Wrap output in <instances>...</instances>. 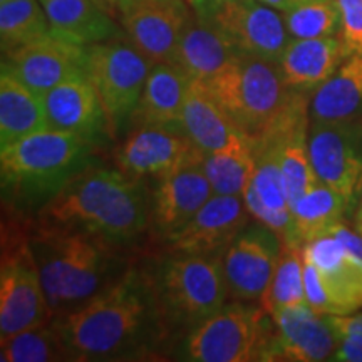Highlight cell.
I'll use <instances>...</instances> for the list:
<instances>
[{
    "instance_id": "7c38bea8",
    "label": "cell",
    "mask_w": 362,
    "mask_h": 362,
    "mask_svg": "<svg viewBox=\"0 0 362 362\" xmlns=\"http://www.w3.org/2000/svg\"><path fill=\"white\" fill-rule=\"evenodd\" d=\"M282 238L264 223L248 225L223 253V270L230 298L242 302L260 300L275 267Z\"/></svg>"
},
{
    "instance_id": "7a4b0ae2",
    "label": "cell",
    "mask_w": 362,
    "mask_h": 362,
    "mask_svg": "<svg viewBox=\"0 0 362 362\" xmlns=\"http://www.w3.org/2000/svg\"><path fill=\"white\" fill-rule=\"evenodd\" d=\"M54 317L78 309L110 284V243L84 230L39 221L29 230Z\"/></svg>"
},
{
    "instance_id": "b9f144b4",
    "label": "cell",
    "mask_w": 362,
    "mask_h": 362,
    "mask_svg": "<svg viewBox=\"0 0 362 362\" xmlns=\"http://www.w3.org/2000/svg\"><path fill=\"white\" fill-rule=\"evenodd\" d=\"M115 2H116V8H117V12H123V11H126V8L133 7L134 4L141 2V0H115Z\"/></svg>"
},
{
    "instance_id": "e575fe53",
    "label": "cell",
    "mask_w": 362,
    "mask_h": 362,
    "mask_svg": "<svg viewBox=\"0 0 362 362\" xmlns=\"http://www.w3.org/2000/svg\"><path fill=\"white\" fill-rule=\"evenodd\" d=\"M292 39H317L341 34V13L336 0H302L282 12Z\"/></svg>"
},
{
    "instance_id": "3957f363",
    "label": "cell",
    "mask_w": 362,
    "mask_h": 362,
    "mask_svg": "<svg viewBox=\"0 0 362 362\" xmlns=\"http://www.w3.org/2000/svg\"><path fill=\"white\" fill-rule=\"evenodd\" d=\"M93 143L69 131L42 129L2 148L4 194L25 205L51 202L88 168Z\"/></svg>"
},
{
    "instance_id": "74e56055",
    "label": "cell",
    "mask_w": 362,
    "mask_h": 362,
    "mask_svg": "<svg viewBox=\"0 0 362 362\" xmlns=\"http://www.w3.org/2000/svg\"><path fill=\"white\" fill-rule=\"evenodd\" d=\"M339 339L341 341L334 352L332 361L362 362V336H342Z\"/></svg>"
},
{
    "instance_id": "4fadbf2b",
    "label": "cell",
    "mask_w": 362,
    "mask_h": 362,
    "mask_svg": "<svg viewBox=\"0 0 362 362\" xmlns=\"http://www.w3.org/2000/svg\"><path fill=\"white\" fill-rule=\"evenodd\" d=\"M2 66L42 98L66 81L88 76V49L49 34L6 54Z\"/></svg>"
},
{
    "instance_id": "e0dca14e",
    "label": "cell",
    "mask_w": 362,
    "mask_h": 362,
    "mask_svg": "<svg viewBox=\"0 0 362 362\" xmlns=\"http://www.w3.org/2000/svg\"><path fill=\"white\" fill-rule=\"evenodd\" d=\"M275 337L267 362H319L332 359L339 336L327 315L317 314L309 304L292 305L272 315Z\"/></svg>"
},
{
    "instance_id": "7bdbcfd3",
    "label": "cell",
    "mask_w": 362,
    "mask_h": 362,
    "mask_svg": "<svg viewBox=\"0 0 362 362\" xmlns=\"http://www.w3.org/2000/svg\"><path fill=\"white\" fill-rule=\"evenodd\" d=\"M96 2L101 4V6H103L104 8H107V11H110L111 13H115V11H117L115 0H96Z\"/></svg>"
},
{
    "instance_id": "d590c367",
    "label": "cell",
    "mask_w": 362,
    "mask_h": 362,
    "mask_svg": "<svg viewBox=\"0 0 362 362\" xmlns=\"http://www.w3.org/2000/svg\"><path fill=\"white\" fill-rule=\"evenodd\" d=\"M341 13V39L347 56L362 54V0H336Z\"/></svg>"
},
{
    "instance_id": "ba28073f",
    "label": "cell",
    "mask_w": 362,
    "mask_h": 362,
    "mask_svg": "<svg viewBox=\"0 0 362 362\" xmlns=\"http://www.w3.org/2000/svg\"><path fill=\"white\" fill-rule=\"evenodd\" d=\"M86 49V74L98 90L111 131L121 129L138 110L149 71L155 64L123 35Z\"/></svg>"
},
{
    "instance_id": "ee69618b",
    "label": "cell",
    "mask_w": 362,
    "mask_h": 362,
    "mask_svg": "<svg viewBox=\"0 0 362 362\" xmlns=\"http://www.w3.org/2000/svg\"><path fill=\"white\" fill-rule=\"evenodd\" d=\"M356 226H357V232H359L361 237H362V214H357V216H356Z\"/></svg>"
},
{
    "instance_id": "4dcf8cb0",
    "label": "cell",
    "mask_w": 362,
    "mask_h": 362,
    "mask_svg": "<svg viewBox=\"0 0 362 362\" xmlns=\"http://www.w3.org/2000/svg\"><path fill=\"white\" fill-rule=\"evenodd\" d=\"M304 264V247L282 243L277 267L260 297V305L270 315H275L287 307L307 304Z\"/></svg>"
},
{
    "instance_id": "44dd1931",
    "label": "cell",
    "mask_w": 362,
    "mask_h": 362,
    "mask_svg": "<svg viewBox=\"0 0 362 362\" xmlns=\"http://www.w3.org/2000/svg\"><path fill=\"white\" fill-rule=\"evenodd\" d=\"M149 220L151 197L141 180L128 176L99 214L86 225L84 232L110 245H123L139 237L149 226Z\"/></svg>"
},
{
    "instance_id": "5b68a950",
    "label": "cell",
    "mask_w": 362,
    "mask_h": 362,
    "mask_svg": "<svg viewBox=\"0 0 362 362\" xmlns=\"http://www.w3.org/2000/svg\"><path fill=\"white\" fill-rule=\"evenodd\" d=\"M205 84L235 128L250 138L259 136L296 93L285 84L277 61L243 52Z\"/></svg>"
},
{
    "instance_id": "ac0fdd59",
    "label": "cell",
    "mask_w": 362,
    "mask_h": 362,
    "mask_svg": "<svg viewBox=\"0 0 362 362\" xmlns=\"http://www.w3.org/2000/svg\"><path fill=\"white\" fill-rule=\"evenodd\" d=\"M198 149L183 131L139 126L116 153L117 168L129 178H161Z\"/></svg>"
},
{
    "instance_id": "d6986e66",
    "label": "cell",
    "mask_w": 362,
    "mask_h": 362,
    "mask_svg": "<svg viewBox=\"0 0 362 362\" xmlns=\"http://www.w3.org/2000/svg\"><path fill=\"white\" fill-rule=\"evenodd\" d=\"M126 178L121 170L86 168L45 203L40 221L84 230Z\"/></svg>"
},
{
    "instance_id": "52a82bcc",
    "label": "cell",
    "mask_w": 362,
    "mask_h": 362,
    "mask_svg": "<svg viewBox=\"0 0 362 362\" xmlns=\"http://www.w3.org/2000/svg\"><path fill=\"white\" fill-rule=\"evenodd\" d=\"M54 317L45 297L37 260L30 247L29 230L2 225L0 264V341L42 327Z\"/></svg>"
},
{
    "instance_id": "f6af8a7d",
    "label": "cell",
    "mask_w": 362,
    "mask_h": 362,
    "mask_svg": "<svg viewBox=\"0 0 362 362\" xmlns=\"http://www.w3.org/2000/svg\"><path fill=\"white\" fill-rule=\"evenodd\" d=\"M357 214H362V200L359 203V210H357Z\"/></svg>"
},
{
    "instance_id": "1f68e13d",
    "label": "cell",
    "mask_w": 362,
    "mask_h": 362,
    "mask_svg": "<svg viewBox=\"0 0 362 362\" xmlns=\"http://www.w3.org/2000/svg\"><path fill=\"white\" fill-rule=\"evenodd\" d=\"M309 128V116L302 117L285 136L280 151V166L291 206L319 183L310 161Z\"/></svg>"
},
{
    "instance_id": "277c9868",
    "label": "cell",
    "mask_w": 362,
    "mask_h": 362,
    "mask_svg": "<svg viewBox=\"0 0 362 362\" xmlns=\"http://www.w3.org/2000/svg\"><path fill=\"white\" fill-rule=\"evenodd\" d=\"M168 329H194L230 297L223 253H170L151 275Z\"/></svg>"
},
{
    "instance_id": "6da1fadb",
    "label": "cell",
    "mask_w": 362,
    "mask_h": 362,
    "mask_svg": "<svg viewBox=\"0 0 362 362\" xmlns=\"http://www.w3.org/2000/svg\"><path fill=\"white\" fill-rule=\"evenodd\" d=\"M71 359H129L149 354L168 325L151 275L129 269L78 309L54 319Z\"/></svg>"
},
{
    "instance_id": "ab89813d",
    "label": "cell",
    "mask_w": 362,
    "mask_h": 362,
    "mask_svg": "<svg viewBox=\"0 0 362 362\" xmlns=\"http://www.w3.org/2000/svg\"><path fill=\"white\" fill-rule=\"evenodd\" d=\"M226 2V0H188V4L198 16L208 17L211 12L215 11L216 7H220L221 4Z\"/></svg>"
},
{
    "instance_id": "836d02e7",
    "label": "cell",
    "mask_w": 362,
    "mask_h": 362,
    "mask_svg": "<svg viewBox=\"0 0 362 362\" xmlns=\"http://www.w3.org/2000/svg\"><path fill=\"white\" fill-rule=\"evenodd\" d=\"M2 362H47L71 359L64 342L54 325L24 330L0 341Z\"/></svg>"
},
{
    "instance_id": "f1b7e54d",
    "label": "cell",
    "mask_w": 362,
    "mask_h": 362,
    "mask_svg": "<svg viewBox=\"0 0 362 362\" xmlns=\"http://www.w3.org/2000/svg\"><path fill=\"white\" fill-rule=\"evenodd\" d=\"M203 168L215 194L242 197L255 173L252 138L237 129L225 146L206 153Z\"/></svg>"
},
{
    "instance_id": "603a6c76",
    "label": "cell",
    "mask_w": 362,
    "mask_h": 362,
    "mask_svg": "<svg viewBox=\"0 0 362 362\" xmlns=\"http://www.w3.org/2000/svg\"><path fill=\"white\" fill-rule=\"evenodd\" d=\"M238 51L205 17L192 11V16L181 34L175 66L189 79L208 83L214 79Z\"/></svg>"
},
{
    "instance_id": "8d00e7d4",
    "label": "cell",
    "mask_w": 362,
    "mask_h": 362,
    "mask_svg": "<svg viewBox=\"0 0 362 362\" xmlns=\"http://www.w3.org/2000/svg\"><path fill=\"white\" fill-rule=\"evenodd\" d=\"M327 319L339 337L362 336V309L349 315H327Z\"/></svg>"
},
{
    "instance_id": "bcb514c9",
    "label": "cell",
    "mask_w": 362,
    "mask_h": 362,
    "mask_svg": "<svg viewBox=\"0 0 362 362\" xmlns=\"http://www.w3.org/2000/svg\"><path fill=\"white\" fill-rule=\"evenodd\" d=\"M7 2H11V0H0V4H7Z\"/></svg>"
},
{
    "instance_id": "9a60e30c",
    "label": "cell",
    "mask_w": 362,
    "mask_h": 362,
    "mask_svg": "<svg viewBox=\"0 0 362 362\" xmlns=\"http://www.w3.org/2000/svg\"><path fill=\"white\" fill-rule=\"evenodd\" d=\"M304 259L315 267L322 285L324 315H349L362 309V260L332 233L304 245Z\"/></svg>"
},
{
    "instance_id": "7402d4cb",
    "label": "cell",
    "mask_w": 362,
    "mask_h": 362,
    "mask_svg": "<svg viewBox=\"0 0 362 362\" xmlns=\"http://www.w3.org/2000/svg\"><path fill=\"white\" fill-rule=\"evenodd\" d=\"M347 57L341 35L291 39L279 64L288 88L309 93L322 86Z\"/></svg>"
},
{
    "instance_id": "cb8c5ba5",
    "label": "cell",
    "mask_w": 362,
    "mask_h": 362,
    "mask_svg": "<svg viewBox=\"0 0 362 362\" xmlns=\"http://www.w3.org/2000/svg\"><path fill=\"white\" fill-rule=\"evenodd\" d=\"M47 13L51 33L72 44L89 47L123 35L112 13L96 0H39Z\"/></svg>"
},
{
    "instance_id": "f35d334b",
    "label": "cell",
    "mask_w": 362,
    "mask_h": 362,
    "mask_svg": "<svg viewBox=\"0 0 362 362\" xmlns=\"http://www.w3.org/2000/svg\"><path fill=\"white\" fill-rule=\"evenodd\" d=\"M329 233H332L334 237H337L344 243V247L349 250L352 255H356L357 259L362 260V237L359 232H352V230L347 228L344 223H339L330 230Z\"/></svg>"
},
{
    "instance_id": "d6a6232c",
    "label": "cell",
    "mask_w": 362,
    "mask_h": 362,
    "mask_svg": "<svg viewBox=\"0 0 362 362\" xmlns=\"http://www.w3.org/2000/svg\"><path fill=\"white\" fill-rule=\"evenodd\" d=\"M49 34H52L51 24L39 0L0 4V42L4 56Z\"/></svg>"
},
{
    "instance_id": "d4e9b609",
    "label": "cell",
    "mask_w": 362,
    "mask_h": 362,
    "mask_svg": "<svg viewBox=\"0 0 362 362\" xmlns=\"http://www.w3.org/2000/svg\"><path fill=\"white\" fill-rule=\"evenodd\" d=\"M189 81L192 79L178 66L165 64V62L153 66L144 86L141 101L133 116L138 124L183 131L181 112H183Z\"/></svg>"
},
{
    "instance_id": "83f0119b",
    "label": "cell",
    "mask_w": 362,
    "mask_h": 362,
    "mask_svg": "<svg viewBox=\"0 0 362 362\" xmlns=\"http://www.w3.org/2000/svg\"><path fill=\"white\" fill-rule=\"evenodd\" d=\"M181 128L205 153L225 146L237 131L206 84L197 79L189 81L181 112Z\"/></svg>"
},
{
    "instance_id": "5bb4252c",
    "label": "cell",
    "mask_w": 362,
    "mask_h": 362,
    "mask_svg": "<svg viewBox=\"0 0 362 362\" xmlns=\"http://www.w3.org/2000/svg\"><path fill=\"white\" fill-rule=\"evenodd\" d=\"M192 11L188 0H141L119 12V22L129 42L153 64H175Z\"/></svg>"
},
{
    "instance_id": "4316f807",
    "label": "cell",
    "mask_w": 362,
    "mask_h": 362,
    "mask_svg": "<svg viewBox=\"0 0 362 362\" xmlns=\"http://www.w3.org/2000/svg\"><path fill=\"white\" fill-rule=\"evenodd\" d=\"M42 98L16 78L6 66L0 76V146L47 129Z\"/></svg>"
},
{
    "instance_id": "8992f818",
    "label": "cell",
    "mask_w": 362,
    "mask_h": 362,
    "mask_svg": "<svg viewBox=\"0 0 362 362\" xmlns=\"http://www.w3.org/2000/svg\"><path fill=\"white\" fill-rule=\"evenodd\" d=\"M275 324L264 307L237 300L189 330L183 359L194 362H253L269 357Z\"/></svg>"
},
{
    "instance_id": "9c48e42d",
    "label": "cell",
    "mask_w": 362,
    "mask_h": 362,
    "mask_svg": "<svg viewBox=\"0 0 362 362\" xmlns=\"http://www.w3.org/2000/svg\"><path fill=\"white\" fill-rule=\"evenodd\" d=\"M310 161L320 183L342 194L351 210L362 197V128L354 121L309 128Z\"/></svg>"
},
{
    "instance_id": "60d3db41",
    "label": "cell",
    "mask_w": 362,
    "mask_h": 362,
    "mask_svg": "<svg viewBox=\"0 0 362 362\" xmlns=\"http://www.w3.org/2000/svg\"><path fill=\"white\" fill-rule=\"evenodd\" d=\"M262 4L269 6L279 12H287L291 11L292 7H296L297 4H300L302 0H260Z\"/></svg>"
},
{
    "instance_id": "f546056e",
    "label": "cell",
    "mask_w": 362,
    "mask_h": 362,
    "mask_svg": "<svg viewBox=\"0 0 362 362\" xmlns=\"http://www.w3.org/2000/svg\"><path fill=\"white\" fill-rule=\"evenodd\" d=\"M346 198L324 183H315L304 197L292 205L293 233L298 245L329 233L334 226L342 223L344 216L351 214Z\"/></svg>"
},
{
    "instance_id": "484cf974",
    "label": "cell",
    "mask_w": 362,
    "mask_h": 362,
    "mask_svg": "<svg viewBox=\"0 0 362 362\" xmlns=\"http://www.w3.org/2000/svg\"><path fill=\"white\" fill-rule=\"evenodd\" d=\"M362 111V54L349 56L310 101V117L317 123L354 121Z\"/></svg>"
},
{
    "instance_id": "2e32d148",
    "label": "cell",
    "mask_w": 362,
    "mask_h": 362,
    "mask_svg": "<svg viewBox=\"0 0 362 362\" xmlns=\"http://www.w3.org/2000/svg\"><path fill=\"white\" fill-rule=\"evenodd\" d=\"M248 214L240 194H214L183 228L166 240L170 253H225L248 226Z\"/></svg>"
},
{
    "instance_id": "7dc6e473",
    "label": "cell",
    "mask_w": 362,
    "mask_h": 362,
    "mask_svg": "<svg viewBox=\"0 0 362 362\" xmlns=\"http://www.w3.org/2000/svg\"><path fill=\"white\" fill-rule=\"evenodd\" d=\"M165 2H171V0H165Z\"/></svg>"
},
{
    "instance_id": "30bf717a",
    "label": "cell",
    "mask_w": 362,
    "mask_h": 362,
    "mask_svg": "<svg viewBox=\"0 0 362 362\" xmlns=\"http://www.w3.org/2000/svg\"><path fill=\"white\" fill-rule=\"evenodd\" d=\"M205 155L200 148L194 149L181 165L158 178L151 194L149 225L165 242L183 228L215 194L203 168Z\"/></svg>"
},
{
    "instance_id": "ffe728a7",
    "label": "cell",
    "mask_w": 362,
    "mask_h": 362,
    "mask_svg": "<svg viewBox=\"0 0 362 362\" xmlns=\"http://www.w3.org/2000/svg\"><path fill=\"white\" fill-rule=\"evenodd\" d=\"M47 126L76 133L90 143H99L111 131L98 90L88 76L56 86L42 96Z\"/></svg>"
},
{
    "instance_id": "8fae6325",
    "label": "cell",
    "mask_w": 362,
    "mask_h": 362,
    "mask_svg": "<svg viewBox=\"0 0 362 362\" xmlns=\"http://www.w3.org/2000/svg\"><path fill=\"white\" fill-rule=\"evenodd\" d=\"M238 52L280 61L291 42L282 12L260 0H226L205 17Z\"/></svg>"
}]
</instances>
